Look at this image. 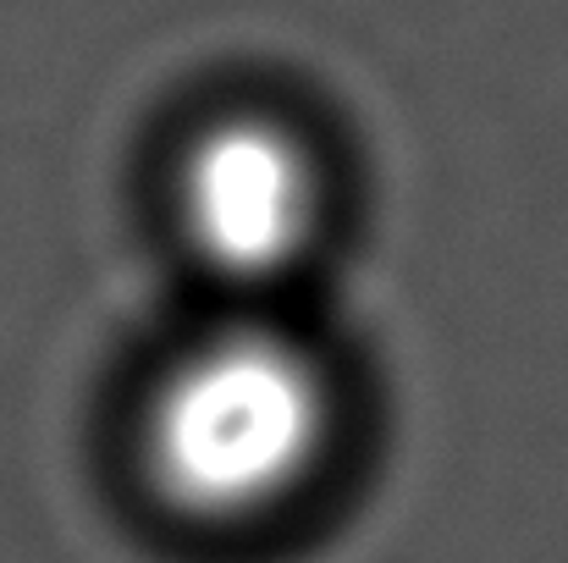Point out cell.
I'll list each match as a JSON object with an SVG mask.
<instances>
[{
	"mask_svg": "<svg viewBox=\"0 0 568 563\" xmlns=\"http://www.w3.org/2000/svg\"><path fill=\"white\" fill-rule=\"evenodd\" d=\"M172 232L210 288L243 304L287 288L326 243L332 178L310 133L276 111L204 117L166 178Z\"/></svg>",
	"mask_w": 568,
	"mask_h": 563,
	"instance_id": "cell-2",
	"label": "cell"
},
{
	"mask_svg": "<svg viewBox=\"0 0 568 563\" xmlns=\"http://www.w3.org/2000/svg\"><path fill=\"white\" fill-rule=\"evenodd\" d=\"M343 442L326 354L243 304L189 338L139 398L133 453L155 509L204 536H248L304 509Z\"/></svg>",
	"mask_w": 568,
	"mask_h": 563,
	"instance_id": "cell-1",
	"label": "cell"
}]
</instances>
